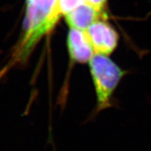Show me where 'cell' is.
Wrapping results in <instances>:
<instances>
[{
	"label": "cell",
	"instance_id": "cell-1",
	"mask_svg": "<svg viewBox=\"0 0 151 151\" xmlns=\"http://www.w3.org/2000/svg\"><path fill=\"white\" fill-rule=\"evenodd\" d=\"M24 34L14 52L11 64L23 62L41 38L48 34L61 15L60 0H26Z\"/></svg>",
	"mask_w": 151,
	"mask_h": 151
},
{
	"label": "cell",
	"instance_id": "cell-2",
	"mask_svg": "<svg viewBox=\"0 0 151 151\" xmlns=\"http://www.w3.org/2000/svg\"><path fill=\"white\" fill-rule=\"evenodd\" d=\"M89 65L95 88L97 103L85 121V124L96 119L102 111L115 107L113 94L119 82L126 75L125 70L121 69L105 55L95 53L89 61Z\"/></svg>",
	"mask_w": 151,
	"mask_h": 151
},
{
	"label": "cell",
	"instance_id": "cell-3",
	"mask_svg": "<svg viewBox=\"0 0 151 151\" xmlns=\"http://www.w3.org/2000/svg\"><path fill=\"white\" fill-rule=\"evenodd\" d=\"M86 32L96 54L108 55L118 45L119 35L106 19L94 22Z\"/></svg>",
	"mask_w": 151,
	"mask_h": 151
},
{
	"label": "cell",
	"instance_id": "cell-4",
	"mask_svg": "<svg viewBox=\"0 0 151 151\" xmlns=\"http://www.w3.org/2000/svg\"><path fill=\"white\" fill-rule=\"evenodd\" d=\"M70 56L79 63L89 62L95 54L94 49L86 31L70 28L67 36Z\"/></svg>",
	"mask_w": 151,
	"mask_h": 151
},
{
	"label": "cell",
	"instance_id": "cell-5",
	"mask_svg": "<svg viewBox=\"0 0 151 151\" xmlns=\"http://www.w3.org/2000/svg\"><path fill=\"white\" fill-rule=\"evenodd\" d=\"M65 21L70 28L86 31L89 26L99 19H107V14L97 11L86 3L77 6L65 15Z\"/></svg>",
	"mask_w": 151,
	"mask_h": 151
},
{
	"label": "cell",
	"instance_id": "cell-6",
	"mask_svg": "<svg viewBox=\"0 0 151 151\" xmlns=\"http://www.w3.org/2000/svg\"><path fill=\"white\" fill-rule=\"evenodd\" d=\"M83 3V0H60V13L61 14L65 15Z\"/></svg>",
	"mask_w": 151,
	"mask_h": 151
},
{
	"label": "cell",
	"instance_id": "cell-7",
	"mask_svg": "<svg viewBox=\"0 0 151 151\" xmlns=\"http://www.w3.org/2000/svg\"><path fill=\"white\" fill-rule=\"evenodd\" d=\"M83 2L94 7L97 11L106 14L107 0H83Z\"/></svg>",
	"mask_w": 151,
	"mask_h": 151
}]
</instances>
